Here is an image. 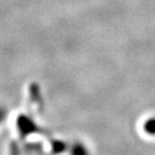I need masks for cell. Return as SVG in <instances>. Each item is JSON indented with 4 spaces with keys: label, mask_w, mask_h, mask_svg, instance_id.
I'll list each match as a JSON object with an SVG mask.
<instances>
[{
    "label": "cell",
    "mask_w": 155,
    "mask_h": 155,
    "mask_svg": "<svg viewBox=\"0 0 155 155\" xmlns=\"http://www.w3.org/2000/svg\"><path fill=\"white\" fill-rule=\"evenodd\" d=\"M143 130L150 136H155V116L150 117L143 124Z\"/></svg>",
    "instance_id": "1"
}]
</instances>
